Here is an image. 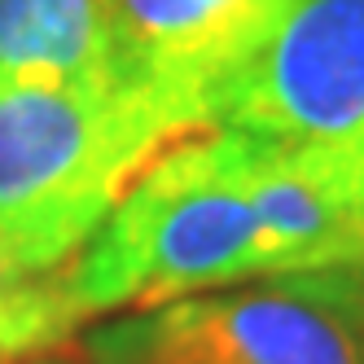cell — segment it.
<instances>
[{"mask_svg":"<svg viewBox=\"0 0 364 364\" xmlns=\"http://www.w3.org/2000/svg\"><path fill=\"white\" fill-rule=\"evenodd\" d=\"M62 277L80 321L277 281L228 136L211 127L154 154Z\"/></svg>","mask_w":364,"mask_h":364,"instance_id":"cell-1","label":"cell"},{"mask_svg":"<svg viewBox=\"0 0 364 364\" xmlns=\"http://www.w3.org/2000/svg\"><path fill=\"white\" fill-rule=\"evenodd\" d=\"M171 141L136 101L0 80V250L31 272H66Z\"/></svg>","mask_w":364,"mask_h":364,"instance_id":"cell-2","label":"cell"},{"mask_svg":"<svg viewBox=\"0 0 364 364\" xmlns=\"http://www.w3.org/2000/svg\"><path fill=\"white\" fill-rule=\"evenodd\" d=\"M88 364H364V325L311 277L250 281L119 316Z\"/></svg>","mask_w":364,"mask_h":364,"instance_id":"cell-3","label":"cell"},{"mask_svg":"<svg viewBox=\"0 0 364 364\" xmlns=\"http://www.w3.org/2000/svg\"><path fill=\"white\" fill-rule=\"evenodd\" d=\"M215 127L364 171V0H299Z\"/></svg>","mask_w":364,"mask_h":364,"instance_id":"cell-4","label":"cell"},{"mask_svg":"<svg viewBox=\"0 0 364 364\" xmlns=\"http://www.w3.org/2000/svg\"><path fill=\"white\" fill-rule=\"evenodd\" d=\"M299 0H110L123 70L180 141L211 132Z\"/></svg>","mask_w":364,"mask_h":364,"instance_id":"cell-5","label":"cell"},{"mask_svg":"<svg viewBox=\"0 0 364 364\" xmlns=\"http://www.w3.org/2000/svg\"><path fill=\"white\" fill-rule=\"evenodd\" d=\"M0 80L66 84L145 106L123 70L110 0H0Z\"/></svg>","mask_w":364,"mask_h":364,"instance_id":"cell-6","label":"cell"},{"mask_svg":"<svg viewBox=\"0 0 364 364\" xmlns=\"http://www.w3.org/2000/svg\"><path fill=\"white\" fill-rule=\"evenodd\" d=\"M80 325L62 272H31L0 250V347L14 355H40L66 347Z\"/></svg>","mask_w":364,"mask_h":364,"instance_id":"cell-7","label":"cell"},{"mask_svg":"<svg viewBox=\"0 0 364 364\" xmlns=\"http://www.w3.org/2000/svg\"><path fill=\"white\" fill-rule=\"evenodd\" d=\"M311 281H316L321 290H329V294L364 325V264H355V268H338V272H311Z\"/></svg>","mask_w":364,"mask_h":364,"instance_id":"cell-8","label":"cell"},{"mask_svg":"<svg viewBox=\"0 0 364 364\" xmlns=\"http://www.w3.org/2000/svg\"><path fill=\"white\" fill-rule=\"evenodd\" d=\"M18 364H88L84 347H53V351H40V355H27V360H18Z\"/></svg>","mask_w":364,"mask_h":364,"instance_id":"cell-9","label":"cell"},{"mask_svg":"<svg viewBox=\"0 0 364 364\" xmlns=\"http://www.w3.org/2000/svg\"><path fill=\"white\" fill-rule=\"evenodd\" d=\"M18 360H27V355H14V351H5V347H0V364H18Z\"/></svg>","mask_w":364,"mask_h":364,"instance_id":"cell-10","label":"cell"}]
</instances>
